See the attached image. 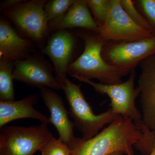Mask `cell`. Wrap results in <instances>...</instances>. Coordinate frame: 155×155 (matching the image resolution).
<instances>
[{
	"label": "cell",
	"instance_id": "603a6c76",
	"mask_svg": "<svg viewBox=\"0 0 155 155\" xmlns=\"http://www.w3.org/2000/svg\"><path fill=\"white\" fill-rule=\"evenodd\" d=\"M123 154H124V153L122 152H116L113 153L111 154L110 155H123Z\"/></svg>",
	"mask_w": 155,
	"mask_h": 155
},
{
	"label": "cell",
	"instance_id": "44dd1931",
	"mask_svg": "<svg viewBox=\"0 0 155 155\" xmlns=\"http://www.w3.org/2000/svg\"><path fill=\"white\" fill-rule=\"evenodd\" d=\"M137 2L155 33V0H140Z\"/></svg>",
	"mask_w": 155,
	"mask_h": 155
},
{
	"label": "cell",
	"instance_id": "e0dca14e",
	"mask_svg": "<svg viewBox=\"0 0 155 155\" xmlns=\"http://www.w3.org/2000/svg\"><path fill=\"white\" fill-rule=\"evenodd\" d=\"M75 0H50L45 5L44 9L49 23L63 17Z\"/></svg>",
	"mask_w": 155,
	"mask_h": 155
},
{
	"label": "cell",
	"instance_id": "4fadbf2b",
	"mask_svg": "<svg viewBox=\"0 0 155 155\" xmlns=\"http://www.w3.org/2000/svg\"><path fill=\"white\" fill-rule=\"evenodd\" d=\"M41 96L50 113V123L52 124L59 134V138L70 147L77 137L73 133L74 125L69 118L68 111L62 98L52 89H41Z\"/></svg>",
	"mask_w": 155,
	"mask_h": 155
},
{
	"label": "cell",
	"instance_id": "8fae6325",
	"mask_svg": "<svg viewBox=\"0 0 155 155\" xmlns=\"http://www.w3.org/2000/svg\"><path fill=\"white\" fill-rule=\"evenodd\" d=\"M138 92L145 125L155 134V54L141 63Z\"/></svg>",
	"mask_w": 155,
	"mask_h": 155
},
{
	"label": "cell",
	"instance_id": "7a4b0ae2",
	"mask_svg": "<svg viewBox=\"0 0 155 155\" xmlns=\"http://www.w3.org/2000/svg\"><path fill=\"white\" fill-rule=\"evenodd\" d=\"M125 82L117 84H107L96 83L77 75L71 76L80 81L90 84L98 93L106 94L110 98V107L118 115L129 118L140 129L143 136V152L149 153L155 148V134L145 125L141 113L135 105L138 92L134 87L135 72L134 69Z\"/></svg>",
	"mask_w": 155,
	"mask_h": 155
},
{
	"label": "cell",
	"instance_id": "ac0fdd59",
	"mask_svg": "<svg viewBox=\"0 0 155 155\" xmlns=\"http://www.w3.org/2000/svg\"><path fill=\"white\" fill-rule=\"evenodd\" d=\"M86 2L88 8L92 11L94 19L101 28L107 19L110 0H86Z\"/></svg>",
	"mask_w": 155,
	"mask_h": 155
},
{
	"label": "cell",
	"instance_id": "7402d4cb",
	"mask_svg": "<svg viewBox=\"0 0 155 155\" xmlns=\"http://www.w3.org/2000/svg\"><path fill=\"white\" fill-rule=\"evenodd\" d=\"M23 1L24 0H5L1 2L0 4V10L2 11L11 8L22 3Z\"/></svg>",
	"mask_w": 155,
	"mask_h": 155
},
{
	"label": "cell",
	"instance_id": "7c38bea8",
	"mask_svg": "<svg viewBox=\"0 0 155 155\" xmlns=\"http://www.w3.org/2000/svg\"><path fill=\"white\" fill-rule=\"evenodd\" d=\"M3 16L0 19V60L14 62L28 58L35 52L33 42L21 36Z\"/></svg>",
	"mask_w": 155,
	"mask_h": 155
},
{
	"label": "cell",
	"instance_id": "5b68a950",
	"mask_svg": "<svg viewBox=\"0 0 155 155\" xmlns=\"http://www.w3.org/2000/svg\"><path fill=\"white\" fill-rule=\"evenodd\" d=\"M47 1L24 0L13 8L1 11L21 36L33 42L40 50L51 34L44 9Z\"/></svg>",
	"mask_w": 155,
	"mask_h": 155
},
{
	"label": "cell",
	"instance_id": "ba28073f",
	"mask_svg": "<svg viewBox=\"0 0 155 155\" xmlns=\"http://www.w3.org/2000/svg\"><path fill=\"white\" fill-rule=\"evenodd\" d=\"M96 34L99 39L105 43L134 41L155 35L130 19L122 8L120 0H110L105 22Z\"/></svg>",
	"mask_w": 155,
	"mask_h": 155
},
{
	"label": "cell",
	"instance_id": "52a82bcc",
	"mask_svg": "<svg viewBox=\"0 0 155 155\" xmlns=\"http://www.w3.org/2000/svg\"><path fill=\"white\" fill-rule=\"evenodd\" d=\"M154 54L155 35L134 41L107 42L101 52L104 60L125 76L137 64Z\"/></svg>",
	"mask_w": 155,
	"mask_h": 155
},
{
	"label": "cell",
	"instance_id": "9c48e42d",
	"mask_svg": "<svg viewBox=\"0 0 155 155\" xmlns=\"http://www.w3.org/2000/svg\"><path fill=\"white\" fill-rule=\"evenodd\" d=\"M41 51H36L28 58L14 62V80L40 89L48 87L61 90L54 74V69Z\"/></svg>",
	"mask_w": 155,
	"mask_h": 155
},
{
	"label": "cell",
	"instance_id": "ffe728a7",
	"mask_svg": "<svg viewBox=\"0 0 155 155\" xmlns=\"http://www.w3.org/2000/svg\"><path fill=\"white\" fill-rule=\"evenodd\" d=\"M122 8L130 19L140 27L155 34L152 27L145 17H143L137 10L134 2L130 0H120Z\"/></svg>",
	"mask_w": 155,
	"mask_h": 155
},
{
	"label": "cell",
	"instance_id": "d6986e66",
	"mask_svg": "<svg viewBox=\"0 0 155 155\" xmlns=\"http://www.w3.org/2000/svg\"><path fill=\"white\" fill-rule=\"evenodd\" d=\"M41 155H72L70 147L60 139L53 137L40 149Z\"/></svg>",
	"mask_w": 155,
	"mask_h": 155
},
{
	"label": "cell",
	"instance_id": "30bf717a",
	"mask_svg": "<svg viewBox=\"0 0 155 155\" xmlns=\"http://www.w3.org/2000/svg\"><path fill=\"white\" fill-rule=\"evenodd\" d=\"M76 34L69 29L56 31L50 34L44 47L40 50L52 63L55 76L66 77L69 65L74 62L77 47Z\"/></svg>",
	"mask_w": 155,
	"mask_h": 155
},
{
	"label": "cell",
	"instance_id": "8992f818",
	"mask_svg": "<svg viewBox=\"0 0 155 155\" xmlns=\"http://www.w3.org/2000/svg\"><path fill=\"white\" fill-rule=\"evenodd\" d=\"M5 126L0 131V155H33L53 137L47 127Z\"/></svg>",
	"mask_w": 155,
	"mask_h": 155
},
{
	"label": "cell",
	"instance_id": "6da1fadb",
	"mask_svg": "<svg viewBox=\"0 0 155 155\" xmlns=\"http://www.w3.org/2000/svg\"><path fill=\"white\" fill-rule=\"evenodd\" d=\"M143 136L131 119L118 115L95 136L88 140L77 137L70 147L72 155H110L120 152L134 155L133 146L141 152Z\"/></svg>",
	"mask_w": 155,
	"mask_h": 155
},
{
	"label": "cell",
	"instance_id": "2e32d148",
	"mask_svg": "<svg viewBox=\"0 0 155 155\" xmlns=\"http://www.w3.org/2000/svg\"><path fill=\"white\" fill-rule=\"evenodd\" d=\"M14 68L13 62L0 60V101H15L13 84Z\"/></svg>",
	"mask_w": 155,
	"mask_h": 155
},
{
	"label": "cell",
	"instance_id": "277c9868",
	"mask_svg": "<svg viewBox=\"0 0 155 155\" xmlns=\"http://www.w3.org/2000/svg\"><path fill=\"white\" fill-rule=\"evenodd\" d=\"M55 77L68 101L69 114L74 121L73 124L82 133L83 139L88 140L95 136L101 129L111 123L118 115L111 108L96 115L85 100L81 84L73 83L67 77Z\"/></svg>",
	"mask_w": 155,
	"mask_h": 155
},
{
	"label": "cell",
	"instance_id": "cb8c5ba5",
	"mask_svg": "<svg viewBox=\"0 0 155 155\" xmlns=\"http://www.w3.org/2000/svg\"><path fill=\"white\" fill-rule=\"evenodd\" d=\"M148 155H155V148L153 150L152 152Z\"/></svg>",
	"mask_w": 155,
	"mask_h": 155
},
{
	"label": "cell",
	"instance_id": "5bb4252c",
	"mask_svg": "<svg viewBox=\"0 0 155 155\" xmlns=\"http://www.w3.org/2000/svg\"><path fill=\"white\" fill-rule=\"evenodd\" d=\"M38 100L36 94H31L19 101H0V129L9 122L24 118L38 119L42 123H50L49 118L34 107Z\"/></svg>",
	"mask_w": 155,
	"mask_h": 155
},
{
	"label": "cell",
	"instance_id": "9a60e30c",
	"mask_svg": "<svg viewBox=\"0 0 155 155\" xmlns=\"http://www.w3.org/2000/svg\"><path fill=\"white\" fill-rule=\"evenodd\" d=\"M73 28H84L97 33L100 28L90 13L86 0H75L63 17L49 23L50 33Z\"/></svg>",
	"mask_w": 155,
	"mask_h": 155
},
{
	"label": "cell",
	"instance_id": "3957f363",
	"mask_svg": "<svg viewBox=\"0 0 155 155\" xmlns=\"http://www.w3.org/2000/svg\"><path fill=\"white\" fill-rule=\"evenodd\" d=\"M88 30H79L76 35L83 40V52L72 63L67 73L89 80L97 79L100 83L114 84L122 83L125 76L121 71L108 64L102 57L103 46L106 43L100 41L97 34Z\"/></svg>",
	"mask_w": 155,
	"mask_h": 155
}]
</instances>
